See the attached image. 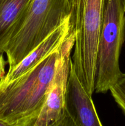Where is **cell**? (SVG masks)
<instances>
[{
  "instance_id": "1",
  "label": "cell",
  "mask_w": 125,
  "mask_h": 126,
  "mask_svg": "<svg viewBox=\"0 0 125 126\" xmlns=\"http://www.w3.org/2000/svg\"><path fill=\"white\" fill-rule=\"evenodd\" d=\"M61 48L17 78L0 82L1 120L15 126H28L35 120L53 78Z\"/></svg>"
},
{
  "instance_id": "2",
  "label": "cell",
  "mask_w": 125,
  "mask_h": 126,
  "mask_svg": "<svg viewBox=\"0 0 125 126\" xmlns=\"http://www.w3.org/2000/svg\"><path fill=\"white\" fill-rule=\"evenodd\" d=\"M69 3L71 31L75 34L71 62L81 83L92 97L105 0H69Z\"/></svg>"
},
{
  "instance_id": "3",
  "label": "cell",
  "mask_w": 125,
  "mask_h": 126,
  "mask_svg": "<svg viewBox=\"0 0 125 126\" xmlns=\"http://www.w3.org/2000/svg\"><path fill=\"white\" fill-rule=\"evenodd\" d=\"M69 16V0H31L3 50L9 68L23 60Z\"/></svg>"
},
{
  "instance_id": "4",
  "label": "cell",
  "mask_w": 125,
  "mask_h": 126,
  "mask_svg": "<svg viewBox=\"0 0 125 126\" xmlns=\"http://www.w3.org/2000/svg\"><path fill=\"white\" fill-rule=\"evenodd\" d=\"M125 41V5L123 0H105L96 62L94 91L105 93L122 72L119 59Z\"/></svg>"
},
{
  "instance_id": "5",
  "label": "cell",
  "mask_w": 125,
  "mask_h": 126,
  "mask_svg": "<svg viewBox=\"0 0 125 126\" xmlns=\"http://www.w3.org/2000/svg\"><path fill=\"white\" fill-rule=\"evenodd\" d=\"M74 42L75 34L71 31L68 38L60 50L55 75L45 102L37 118L28 126H51L63 116L71 53Z\"/></svg>"
},
{
  "instance_id": "6",
  "label": "cell",
  "mask_w": 125,
  "mask_h": 126,
  "mask_svg": "<svg viewBox=\"0 0 125 126\" xmlns=\"http://www.w3.org/2000/svg\"><path fill=\"white\" fill-rule=\"evenodd\" d=\"M65 111L75 126H103L92 97L77 77L70 62V70L65 99Z\"/></svg>"
},
{
  "instance_id": "7",
  "label": "cell",
  "mask_w": 125,
  "mask_h": 126,
  "mask_svg": "<svg viewBox=\"0 0 125 126\" xmlns=\"http://www.w3.org/2000/svg\"><path fill=\"white\" fill-rule=\"evenodd\" d=\"M71 33L70 16L44 39L34 50L13 67L9 68L6 76L0 82H8L17 78L33 68L45 58L58 50Z\"/></svg>"
},
{
  "instance_id": "8",
  "label": "cell",
  "mask_w": 125,
  "mask_h": 126,
  "mask_svg": "<svg viewBox=\"0 0 125 126\" xmlns=\"http://www.w3.org/2000/svg\"><path fill=\"white\" fill-rule=\"evenodd\" d=\"M31 0H0V51L3 52Z\"/></svg>"
},
{
  "instance_id": "9",
  "label": "cell",
  "mask_w": 125,
  "mask_h": 126,
  "mask_svg": "<svg viewBox=\"0 0 125 126\" xmlns=\"http://www.w3.org/2000/svg\"><path fill=\"white\" fill-rule=\"evenodd\" d=\"M109 91L116 104L125 114V73H121Z\"/></svg>"
},
{
  "instance_id": "10",
  "label": "cell",
  "mask_w": 125,
  "mask_h": 126,
  "mask_svg": "<svg viewBox=\"0 0 125 126\" xmlns=\"http://www.w3.org/2000/svg\"><path fill=\"white\" fill-rule=\"evenodd\" d=\"M51 126H75L70 117L67 115L66 112H64L63 116L58 123Z\"/></svg>"
},
{
  "instance_id": "11",
  "label": "cell",
  "mask_w": 125,
  "mask_h": 126,
  "mask_svg": "<svg viewBox=\"0 0 125 126\" xmlns=\"http://www.w3.org/2000/svg\"><path fill=\"white\" fill-rule=\"evenodd\" d=\"M7 63V61L4 57V52L0 51V81L2 79L6 76V66Z\"/></svg>"
},
{
  "instance_id": "12",
  "label": "cell",
  "mask_w": 125,
  "mask_h": 126,
  "mask_svg": "<svg viewBox=\"0 0 125 126\" xmlns=\"http://www.w3.org/2000/svg\"><path fill=\"white\" fill-rule=\"evenodd\" d=\"M0 126H15L12 125V124H10L9 123H6V122L4 121H2L0 119Z\"/></svg>"
},
{
  "instance_id": "13",
  "label": "cell",
  "mask_w": 125,
  "mask_h": 126,
  "mask_svg": "<svg viewBox=\"0 0 125 126\" xmlns=\"http://www.w3.org/2000/svg\"><path fill=\"white\" fill-rule=\"evenodd\" d=\"M123 1H124V3H125V0H123Z\"/></svg>"
}]
</instances>
